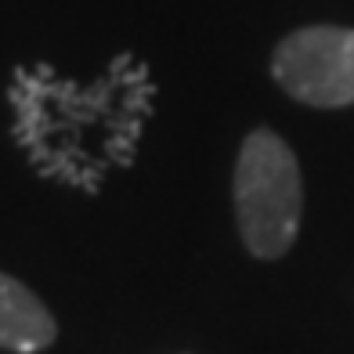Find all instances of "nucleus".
Instances as JSON below:
<instances>
[{
    "mask_svg": "<svg viewBox=\"0 0 354 354\" xmlns=\"http://www.w3.org/2000/svg\"><path fill=\"white\" fill-rule=\"evenodd\" d=\"M304 185L293 149L271 131H253L235 163V217L253 257L275 261L297 239Z\"/></svg>",
    "mask_w": 354,
    "mask_h": 354,
    "instance_id": "nucleus-1",
    "label": "nucleus"
},
{
    "mask_svg": "<svg viewBox=\"0 0 354 354\" xmlns=\"http://www.w3.org/2000/svg\"><path fill=\"white\" fill-rule=\"evenodd\" d=\"M275 80L297 102L315 109L354 105V29L308 26L289 33L275 51Z\"/></svg>",
    "mask_w": 354,
    "mask_h": 354,
    "instance_id": "nucleus-2",
    "label": "nucleus"
},
{
    "mask_svg": "<svg viewBox=\"0 0 354 354\" xmlns=\"http://www.w3.org/2000/svg\"><path fill=\"white\" fill-rule=\"evenodd\" d=\"M58 336V326L51 311L44 308V300L37 293L0 271V347L4 351H19V354H33L51 347Z\"/></svg>",
    "mask_w": 354,
    "mask_h": 354,
    "instance_id": "nucleus-3",
    "label": "nucleus"
}]
</instances>
